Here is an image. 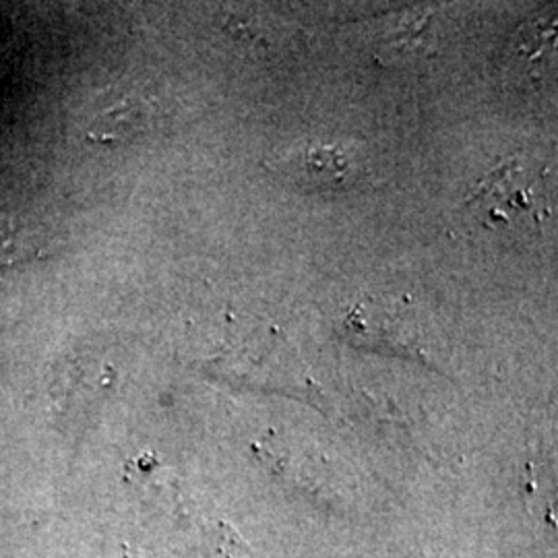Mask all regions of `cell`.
<instances>
[{
  "label": "cell",
  "instance_id": "obj_1",
  "mask_svg": "<svg viewBox=\"0 0 558 558\" xmlns=\"http://www.w3.org/2000/svg\"><path fill=\"white\" fill-rule=\"evenodd\" d=\"M468 207L486 228L497 230H534L550 218L544 177L518 160L502 161L480 180Z\"/></svg>",
  "mask_w": 558,
  "mask_h": 558
},
{
  "label": "cell",
  "instance_id": "obj_2",
  "mask_svg": "<svg viewBox=\"0 0 558 558\" xmlns=\"http://www.w3.org/2000/svg\"><path fill=\"white\" fill-rule=\"evenodd\" d=\"M276 174L304 189L333 191L359 182L364 163L352 145L336 141H306L292 145L269 163Z\"/></svg>",
  "mask_w": 558,
  "mask_h": 558
},
{
  "label": "cell",
  "instance_id": "obj_3",
  "mask_svg": "<svg viewBox=\"0 0 558 558\" xmlns=\"http://www.w3.org/2000/svg\"><path fill=\"white\" fill-rule=\"evenodd\" d=\"M149 104L140 96L108 101L92 119L87 137L98 143H119L140 137L149 126Z\"/></svg>",
  "mask_w": 558,
  "mask_h": 558
},
{
  "label": "cell",
  "instance_id": "obj_4",
  "mask_svg": "<svg viewBox=\"0 0 558 558\" xmlns=\"http://www.w3.org/2000/svg\"><path fill=\"white\" fill-rule=\"evenodd\" d=\"M34 253V240L23 223L0 220V265L17 263Z\"/></svg>",
  "mask_w": 558,
  "mask_h": 558
}]
</instances>
